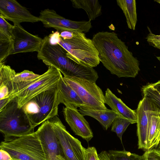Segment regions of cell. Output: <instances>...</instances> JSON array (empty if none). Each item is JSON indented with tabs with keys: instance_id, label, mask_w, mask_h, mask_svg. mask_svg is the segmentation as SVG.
I'll return each mask as SVG.
<instances>
[{
	"instance_id": "obj_8",
	"label": "cell",
	"mask_w": 160,
	"mask_h": 160,
	"mask_svg": "<svg viewBox=\"0 0 160 160\" xmlns=\"http://www.w3.org/2000/svg\"><path fill=\"white\" fill-rule=\"evenodd\" d=\"M62 77L57 69L48 66V70L38 79L16 96L18 107L21 108L34 97L47 90L57 87Z\"/></svg>"
},
{
	"instance_id": "obj_24",
	"label": "cell",
	"mask_w": 160,
	"mask_h": 160,
	"mask_svg": "<svg viewBox=\"0 0 160 160\" xmlns=\"http://www.w3.org/2000/svg\"><path fill=\"white\" fill-rule=\"evenodd\" d=\"M13 50L12 36L0 32V63L12 55Z\"/></svg>"
},
{
	"instance_id": "obj_6",
	"label": "cell",
	"mask_w": 160,
	"mask_h": 160,
	"mask_svg": "<svg viewBox=\"0 0 160 160\" xmlns=\"http://www.w3.org/2000/svg\"><path fill=\"white\" fill-rule=\"evenodd\" d=\"M61 103L57 87L34 97L23 107L32 124L35 127L57 116Z\"/></svg>"
},
{
	"instance_id": "obj_13",
	"label": "cell",
	"mask_w": 160,
	"mask_h": 160,
	"mask_svg": "<svg viewBox=\"0 0 160 160\" xmlns=\"http://www.w3.org/2000/svg\"><path fill=\"white\" fill-rule=\"evenodd\" d=\"M0 15L5 19L12 22L14 24L40 21L39 17L32 14L26 8L15 0H1Z\"/></svg>"
},
{
	"instance_id": "obj_34",
	"label": "cell",
	"mask_w": 160,
	"mask_h": 160,
	"mask_svg": "<svg viewBox=\"0 0 160 160\" xmlns=\"http://www.w3.org/2000/svg\"><path fill=\"white\" fill-rule=\"evenodd\" d=\"M157 151L160 153V142L159 144L154 148Z\"/></svg>"
},
{
	"instance_id": "obj_22",
	"label": "cell",
	"mask_w": 160,
	"mask_h": 160,
	"mask_svg": "<svg viewBox=\"0 0 160 160\" xmlns=\"http://www.w3.org/2000/svg\"><path fill=\"white\" fill-rule=\"evenodd\" d=\"M116 2L124 14L128 28L135 30L137 22L136 0H117Z\"/></svg>"
},
{
	"instance_id": "obj_23",
	"label": "cell",
	"mask_w": 160,
	"mask_h": 160,
	"mask_svg": "<svg viewBox=\"0 0 160 160\" xmlns=\"http://www.w3.org/2000/svg\"><path fill=\"white\" fill-rule=\"evenodd\" d=\"M40 75L27 70L16 73L14 78L15 88L14 98L21 92L37 80Z\"/></svg>"
},
{
	"instance_id": "obj_26",
	"label": "cell",
	"mask_w": 160,
	"mask_h": 160,
	"mask_svg": "<svg viewBox=\"0 0 160 160\" xmlns=\"http://www.w3.org/2000/svg\"><path fill=\"white\" fill-rule=\"evenodd\" d=\"M110 160H144L142 156L122 150H110L108 152Z\"/></svg>"
},
{
	"instance_id": "obj_31",
	"label": "cell",
	"mask_w": 160,
	"mask_h": 160,
	"mask_svg": "<svg viewBox=\"0 0 160 160\" xmlns=\"http://www.w3.org/2000/svg\"><path fill=\"white\" fill-rule=\"evenodd\" d=\"M0 160H14L10 154L6 151L0 149Z\"/></svg>"
},
{
	"instance_id": "obj_17",
	"label": "cell",
	"mask_w": 160,
	"mask_h": 160,
	"mask_svg": "<svg viewBox=\"0 0 160 160\" xmlns=\"http://www.w3.org/2000/svg\"><path fill=\"white\" fill-rule=\"evenodd\" d=\"M105 103L120 117L130 121L132 124L137 123V119L136 111L128 107L108 88L105 91Z\"/></svg>"
},
{
	"instance_id": "obj_29",
	"label": "cell",
	"mask_w": 160,
	"mask_h": 160,
	"mask_svg": "<svg viewBox=\"0 0 160 160\" xmlns=\"http://www.w3.org/2000/svg\"><path fill=\"white\" fill-rule=\"evenodd\" d=\"M149 33L146 39L150 45L160 49V35H157L153 33L148 27Z\"/></svg>"
},
{
	"instance_id": "obj_3",
	"label": "cell",
	"mask_w": 160,
	"mask_h": 160,
	"mask_svg": "<svg viewBox=\"0 0 160 160\" xmlns=\"http://www.w3.org/2000/svg\"><path fill=\"white\" fill-rule=\"evenodd\" d=\"M49 36L66 51L68 58L78 63L92 68L99 64V53L92 39L87 38L85 33L62 31L54 32Z\"/></svg>"
},
{
	"instance_id": "obj_12",
	"label": "cell",
	"mask_w": 160,
	"mask_h": 160,
	"mask_svg": "<svg viewBox=\"0 0 160 160\" xmlns=\"http://www.w3.org/2000/svg\"><path fill=\"white\" fill-rule=\"evenodd\" d=\"M14 54L20 53L38 52L43 39L25 30L20 24H14L12 29Z\"/></svg>"
},
{
	"instance_id": "obj_16",
	"label": "cell",
	"mask_w": 160,
	"mask_h": 160,
	"mask_svg": "<svg viewBox=\"0 0 160 160\" xmlns=\"http://www.w3.org/2000/svg\"><path fill=\"white\" fill-rule=\"evenodd\" d=\"M16 73L10 66L0 63V111L14 98Z\"/></svg>"
},
{
	"instance_id": "obj_5",
	"label": "cell",
	"mask_w": 160,
	"mask_h": 160,
	"mask_svg": "<svg viewBox=\"0 0 160 160\" xmlns=\"http://www.w3.org/2000/svg\"><path fill=\"white\" fill-rule=\"evenodd\" d=\"M0 148L7 152L14 160H49L44 146L35 132L4 140Z\"/></svg>"
},
{
	"instance_id": "obj_4",
	"label": "cell",
	"mask_w": 160,
	"mask_h": 160,
	"mask_svg": "<svg viewBox=\"0 0 160 160\" xmlns=\"http://www.w3.org/2000/svg\"><path fill=\"white\" fill-rule=\"evenodd\" d=\"M22 107H18L16 97L0 111V131L4 140L22 136L34 132Z\"/></svg>"
},
{
	"instance_id": "obj_33",
	"label": "cell",
	"mask_w": 160,
	"mask_h": 160,
	"mask_svg": "<svg viewBox=\"0 0 160 160\" xmlns=\"http://www.w3.org/2000/svg\"><path fill=\"white\" fill-rule=\"evenodd\" d=\"M101 160H110L108 155H105L103 156L101 158Z\"/></svg>"
},
{
	"instance_id": "obj_9",
	"label": "cell",
	"mask_w": 160,
	"mask_h": 160,
	"mask_svg": "<svg viewBox=\"0 0 160 160\" xmlns=\"http://www.w3.org/2000/svg\"><path fill=\"white\" fill-rule=\"evenodd\" d=\"M49 120L52 125L65 158L67 160H84V147L81 142L67 131L57 116Z\"/></svg>"
},
{
	"instance_id": "obj_36",
	"label": "cell",
	"mask_w": 160,
	"mask_h": 160,
	"mask_svg": "<svg viewBox=\"0 0 160 160\" xmlns=\"http://www.w3.org/2000/svg\"><path fill=\"white\" fill-rule=\"evenodd\" d=\"M157 58L158 59L159 61L160 62V56L159 57H157Z\"/></svg>"
},
{
	"instance_id": "obj_37",
	"label": "cell",
	"mask_w": 160,
	"mask_h": 160,
	"mask_svg": "<svg viewBox=\"0 0 160 160\" xmlns=\"http://www.w3.org/2000/svg\"><path fill=\"white\" fill-rule=\"evenodd\" d=\"M100 159V158H99ZM100 160H101L100 159Z\"/></svg>"
},
{
	"instance_id": "obj_10",
	"label": "cell",
	"mask_w": 160,
	"mask_h": 160,
	"mask_svg": "<svg viewBox=\"0 0 160 160\" xmlns=\"http://www.w3.org/2000/svg\"><path fill=\"white\" fill-rule=\"evenodd\" d=\"M39 17L44 27L53 28L60 32L78 31L86 33L92 28L90 20L76 21L67 19L49 9L41 11Z\"/></svg>"
},
{
	"instance_id": "obj_21",
	"label": "cell",
	"mask_w": 160,
	"mask_h": 160,
	"mask_svg": "<svg viewBox=\"0 0 160 160\" xmlns=\"http://www.w3.org/2000/svg\"><path fill=\"white\" fill-rule=\"evenodd\" d=\"M73 7L85 11L89 20H93L102 14V5L98 0H71Z\"/></svg>"
},
{
	"instance_id": "obj_14",
	"label": "cell",
	"mask_w": 160,
	"mask_h": 160,
	"mask_svg": "<svg viewBox=\"0 0 160 160\" xmlns=\"http://www.w3.org/2000/svg\"><path fill=\"white\" fill-rule=\"evenodd\" d=\"M65 121L74 133L88 142L93 137V132L87 121L75 107H63Z\"/></svg>"
},
{
	"instance_id": "obj_1",
	"label": "cell",
	"mask_w": 160,
	"mask_h": 160,
	"mask_svg": "<svg viewBox=\"0 0 160 160\" xmlns=\"http://www.w3.org/2000/svg\"><path fill=\"white\" fill-rule=\"evenodd\" d=\"M92 40L99 53L100 62L118 78H135L140 70L138 60L114 32H99Z\"/></svg>"
},
{
	"instance_id": "obj_7",
	"label": "cell",
	"mask_w": 160,
	"mask_h": 160,
	"mask_svg": "<svg viewBox=\"0 0 160 160\" xmlns=\"http://www.w3.org/2000/svg\"><path fill=\"white\" fill-rule=\"evenodd\" d=\"M63 78L82 100L84 103L83 108L95 109H107L105 105V96L96 82L76 77L64 76Z\"/></svg>"
},
{
	"instance_id": "obj_20",
	"label": "cell",
	"mask_w": 160,
	"mask_h": 160,
	"mask_svg": "<svg viewBox=\"0 0 160 160\" xmlns=\"http://www.w3.org/2000/svg\"><path fill=\"white\" fill-rule=\"evenodd\" d=\"M160 142V111H154L151 115L147 140V150L156 147Z\"/></svg>"
},
{
	"instance_id": "obj_27",
	"label": "cell",
	"mask_w": 160,
	"mask_h": 160,
	"mask_svg": "<svg viewBox=\"0 0 160 160\" xmlns=\"http://www.w3.org/2000/svg\"><path fill=\"white\" fill-rule=\"evenodd\" d=\"M131 124L130 121L120 117L116 118L112 122L111 131L116 133L122 143V136Z\"/></svg>"
},
{
	"instance_id": "obj_19",
	"label": "cell",
	"mask_w": 160,
	"mask_h": 160,
	"mask_svg": "<svg viewBox=\"0 0 160 160\" xmlns=\"http://www.w3.org/2000/svg\"><path fill=\"white\" fill-rule=\"evenodd\" d=\"M78 111L83 116H88L96 119L106 130L112 125L116 118L120 117L112 110L108 109H95L80 108Z\"/></svg>"
},
{
	"instance_id": "obj_30",
	"label": "cell",
	"mask_w": 160,
	"mask_h": 160,
	"mask_svg": "<svg viewBox=\"0 0 160 160\" xmlns=\"http://www.w3.org/2000/svg\"><path fill=\"white\" fill-rule=\"evenodd\" d=\"M142 156L144 160H160V153L154 148L146 150Z\"/></svg>"
},
{
	"instance_id": "obj_32",
	"label": "cell",
	"mask_w": 160,
	"mask_h": 160,
	"mask_svg": "<svg viewBox=\"0 0 160 160\" xmlns=\"http://www.w3.org/2000/svg\"><path fill=\"white\" fill-rule=\"evenodd\" d=\"M52 160H67L65 158L61 155L55 156Z\"/></svg>"
},
{
	"instance_id": "obj_18",
	"label": "cell",
	"mask_w": 160,
	"mask_h": 160,
	"mask_svg": "<svg viewBox=\"0 0 160 160\" xmlns=\"http://www.w3.org/2000/svg\"><path fill=\"white\" fill-rule=\"evenodd\" d=\"M57 88L61 103L66 107L83 108L84 103L76 92L64 80L63 77L60 79Z\"/></svg>"
},
{
	"instance_id": "obj_15",
	"label": "cell",
	"mask_w": 160,
	"mask_h": 160,
	"mask_svg": "<svg viewBox=\"0 0 160 160\" xmlns=\"http://www.w3.org/2000/svg\"><path fill=\"white\" fill-rule=\"evenodd\" d=\"M35 133L44 146L49 160H52L57 155H61L64 157L52 125L49 120L42 123Z\"/></svg>"
},
{
	"instance_id": "obj_25",
	"label": "cell",
	"mask_w": 160,
	"mask_h": 160,
	"mask_svg": "<svg viewBox=\"0 0 160 160\" xmlns=\"http://www.w3.org/2000/svg\"><path fill=\"white\" fill-rule=\"evenodd\" d=\"M142 91L143 97L150 99L160 111V80L144 86Z\"/></svg>"
},
{
	"instance_id": "obj_28",
	"label": "cell",
	"mask_w": 160,
	"mask_h": 160,
	"mask_svg": "<svg viewBox=\"0 0 160 160\" xmlns=\"http://www.w3.org/2000/svg\"><path fill=\"white\" fill-rule=\"evenodd\" d=\"M84 160H100L96 148L94 147L83 148Z\"/></svg>"
},
{
	"instance_id": "obj_11",
	"label": "cell",
	"mask_w": 160,
	"mask_h": 160,
	"mask_svg": "<svg viewBox=\"0 0 160 160\" xmlns=\"http://www.w3.org/2000/svg\"><path fill=\"white\" fill-rule=\"evenodd\" d=\"M159 110L150 98L143 97L140 101L136 110L137 117V134L138 148L147 150V140L151 115Z\"/></svg>"
},
{
	"instance_id": "obj_35",
	"label": "cell",
	"mask_w": 160,
	"mask_h": 160,
	"mask_svg": "<svg viewBox=\"0 0 160 160\" xmlns=\"http://www.w3.org/2000/svg\"><path fill=\"white\" fill-rule=\"evenodd\" d=\"M154 1L160 4V0H155Z\"/></svg>"
},
{
	"instance_id": "obj_2",
	"label": "cell",
	"mask_w": 160,
	"mask_h": 160,
	"mask_svg": "<svg viewBox=\"0 0 160 160\" xmlns=\"http://www.w3.org/2000/svg\"><path fill=\"white\" fill-rule=\"evenodd\" d=\"M66 51L60 45L51 42L50 37L43 39L37 58L46 65L54 67L64 75L76 77L96 82L98 73L93 68L82 66L76 62L67 55Z\"/></svg>"
}]
</instances>
